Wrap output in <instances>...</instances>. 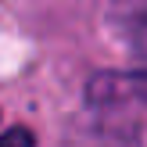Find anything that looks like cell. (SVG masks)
<instances>
[{
	"label": "cell",
	"instance_id": "1",
	"mask_svg": "<svg viewBox=\"0 0 147 147\" xmlns=\"http://www.w3.org/2000/svg\"><path fill=\"white\" fill-rule=\"evenodd\" d=\"M0 147H32V133L29 129H7L0 136Z\"/></svg>",
	"mask_w": 147,
	"mask_h": 147
},
{
	"label": "cell",
	"instance_id": "2",
	"mask_svg": "<svg viewBox=\"0 0 147 147\" xmlns=\"http://www.w3.org/2000/svg\"><path fill=\"white\" fill-rule=\"evenodd\" d=\"M136 36H144V40H147V14H144V25L136 29Z\"/></svg>",
	"mask_w": 147,
	"mask_h": 147
}]
</instances>
